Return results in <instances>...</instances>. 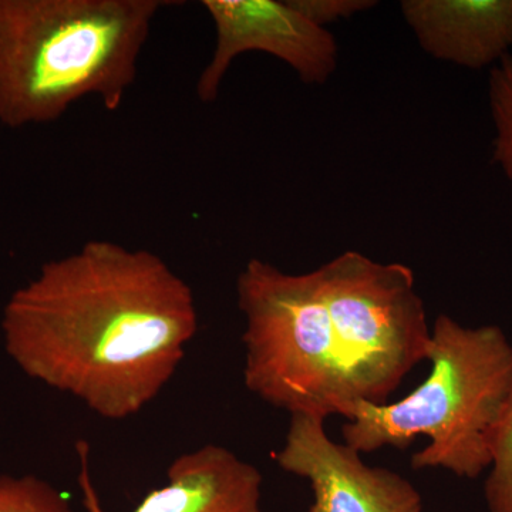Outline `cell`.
<instances>
[{
  "label": "cell",
  "mask_w": 512,
  "mask_h": 512,
  "mask_svg": "<svg viewBox=\"0 0 512 512\" xmlns=\"http://www.w3.org/2000/svg\"><path fill=\"white\" fill-rule=\"evenodd\" d=\"M0 329L30 379L103 419L126 420L173 379L198 312L190 285L160 256L90 241L16 289Z\"/></svg>",
  "instance_id": "6da1fadb"
},
{
  "label": "cell",
  "mask_w": 512,
  "mask_h": 512,
  "mask_svg": "<svg viewBox=\"0 0 512 512\" xmlns=\"http://www.w3.org/2000/svg\"><path fill=\"white\" fill-rule=\"evenodd\" d=\"M163 0H0V123L59 120L94 96L117 110Z\"/></svg>",
  "instance_id": "7a4b0ae2"
},
{
  "label": "cell",
  "mask_w": 512,
  "mask_h": 512,
  "mask_svg": "<svg viewBox=\"0 0 512 512\" xmlns=\"http://www.w3.org/2000/svg\"><path fill=\"white\" fill-rule=\"evenodd\" d=\"M427 360L429 376L399 402L348 404L343 443L370 454L406 448L424 436L429 443L413 454L414 470L441 468L474 480L493 466L510 412L511 342L500 326L470 328L440 315Z\"/></svg>",
  "instance_id": "3957f363"
},
{
  "label": "cell",
  "mask_w": 512,
  "mask_h": 512,
  "mask_svg": "<svg viewBox=\"0 0 512 512\" xmlns=\"http://www.w3.org/2000/svg\"><path fill=\"white\" fill-rule=\"evenodd\" d=\"M245 319L244 383L269 406L328 419L355 402L316 271L251 259L237 279Z\"/></svg>",
  "instance_id": "277c9868"
},
{
  "label": "cell",
  "mask_w": 512,
  "mask_h": 512,
  "mask_svg": "<svg viewBox=\"0 0 512 512\" xmlns=\"http://www.w3.org/2000/svg\"><path fill=\"white\" fill-rule=\"evenodd\" d=\"M315 271L355 402L386 404L429 357L431 328L412 268L348 251Z\"/></svg>",
  "instance_id": "5b68a950"
},
{
  "label": "cell",
  "mask_w": 512,
  "mask_h": 512,
  "mask_svg": "<svg viewBox=\"0 0 512 512\" xmlns=\"http://www.w3.org/2000/svg\"><path fill=\"white\" fill-rule=\"evenodd\" d=\"M214 23L215 49L197 83L201 101L218 97L222 80L238 56L264 52L282 60L306 84L328 82L338 64V45L289 0H204Z\"/></svg>",
  "instance_id": "8992f818"
},
{
  "label": "cell",
  "mask_w": 512,
  "mask_h": 512,
  "mask_svg": "<svg viewBox=\"0 0 512 512\" xmlns=\"http://www.w3.org/2000/svg\"><path fill=\"white\" fill-rule=\"evenodd\" d=\"M325 419L291 414L276 464L311 484L308 512H423V498L407 478L367 466L362 454L328 436Z\"/></svg>",
  "instance_id": "52a82bcc"
},
{
  "label": "cell",
  "mask_w": 512,
  "mask_h": 512,
  "mask_svg": "<svg viewBox=\"0 0 512 512\" xmlns=\"http://www.w3.org/2000/svg\"><path fill=\"white\" fill-rule=\"evenodd\" d=\"M84 512H107L90 476L89 446L77 444ZM261 471L227 447L207 444L175 458L167 483L131 512H265Z\"/></svg>",
  "instance_id": "ba28073f"
},
{
  "label": "cell",
  "mask_w": 512,
  "mask_h": 512,
  "mask_svg": "<svg viewBox=\"0 0 512 512\" xmlns=\"http://www.w3.org/2000/svg\"><path fill=\"white\" fill-rule=\"evenodd\" d=\"M424 52L467 69L495 66L512 47V0H404Z\"/></svg>",
  "instance_id": "9c48e42d"
},
{
  "label": "cell",
  "mask_w": 512,
  "mask_h": 512,
  "mask_svg": "<svg viewBox=\"0 0 512 512\" xmlns=\"http://www.w3.org/2000/svg\"><path fill=\"white\" fill-rule=\"evenodd\" d=\"M491 116L495 126L493 160L512 181V55L504 56L490 73Z\"/></svg>",
  "instance_id": "30bf717a"
},
{
  "label": "cell",
  "mask_w": 512,
  "mask_h": 512,
  "mask_svg": "<svg viewBox=\"0 0 512 512\" xmlns=\"http://www.w3.org/2000/svg\"><path fill=\"white\" fill-rule=\"evenodd\" d=\"M0 512H74L62 491L49 481L23 474L0 476Z\"/></svg>",
  "instance_id": "8fae6325"
},
{
  "label": "cell",
  "mask_w": 512,
  "mask_h": 512,
  "mask_svg": "<svg viewBox=\"0 0 512 512\" xmlns=\"http://www.w3.org/2000/svg\"><path fill=\"white\" fill-rule=\"evenodd\" d=\"M488 512H512V402L484 484Z\"/></svg>",
  "instance_id": "7c38bea8"
},
{
  "label": "cell",
  "mask_w": 512,
  "mask_h": 512,
  "mask_svg": "<svg viewBox=\"0 0 512 512\" xmlns=\"http://www.w3.org/2000/svg\"><path fill=\"white\" fill-rule=\"evenodd\" d=\"M289 3L309 22L323 29L329 23L352 18L377 5L373 0H289Z\"/></svg>",
  "instance_id": "4fadbf2b"
}]
</instances>
